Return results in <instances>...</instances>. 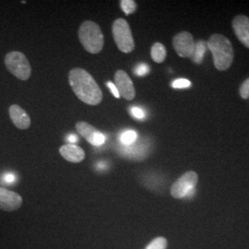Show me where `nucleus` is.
I'll return each mask as SVG.
<instances>
[{
	"label": "nucleus",
	"instance_id": "1",
	"mask_svg": "<svg viewBox=\"0 0 249 249\" xmlns=\"http://www.w3.org/2000/svg\"><path fill=\"white\" fill-rule=\"evenodd\" d=\"M69 82L75 95L84 104L97 106L102 103V89L87 71L80 68L73 69L69 73Z\"/></svg>",
	"mask_w": 249,
	"mask_h": 249
},
{
	"label": "nucleus",
	"instance_id": "2",
	"mask_svg": "<svg viewBox=\"0 0 249 249\" xmlns=\"http://www.w3.org/2000/svg\"><path fill=\"white\" fill-rule=\"evenodd\" d=\"M207 46L213 53L214 66L218 71H226L233 60V49L231 42L225 36L215 34L210 37Z\"/></svg>",
	"mask_w": 249,
	"mask_h": 249
},
{
	"label": "nucleus",
	"instance_id": "3",
	"mask_svg": "<svg viewBox=\"0 0 249 249\" xmlns=\"http://www.w3.org/2000/svg\"><path fill=\"white\" fill-rule=\"evenodd\" d=\"M79 38L83 48L90 53H99L104 48L105 37L97 23L86 20L79 29Z\"/></svg>",
	"mask_w": 249,
	"mask_h": 249
},
{
	"label": "nucleus",
	"instance_id": "4",
	"mask_svg": "<svg viewBox=\"0 0 249 249\" xmlns=\"http://www.w3.org/2000/svg\"><path fill=\"white\" fill-rule=\"evenodd\" d=\"M112 34L117 48L123 53H131L135 48L133 36L128 22L124 18H116L113 22Z\"/></svg>",
	"mask_w": 249,
	"mask_h": 249
},
{
	"label": "nucleus",
	"instance_id": "5",
	"mask_svg": "<svg viewBox=\"0 0 249 249\" xmlns=\"http://www.w3.org/2000/svg\"><path fill=\"white\" fill-rule=\"evenodd\" d=\"M7 70L20 80H28L32 75V67L26 55L18 51L7 53L5 57Z\"/></svg>",
	"mask_w": 249,
	"mask_h": 249
},
{
	"label": "nucleus",
	"instance_id": "6",
	"mask_svg": "<svg viewBox=\"0 0 249 249\" xmlns=\"http://www.w3.org/2000/svg\"><path fill=\"white\" fill-rule=\"evenodd\" d=\"M197 180L198 177L196 172H187L173 184L171 187V195L178 199L193 197L196 194Z\"/></svg>",
	"mask_w": 249,
	"mask_h": 249
},
{
	"label": "nucleus",
	"instance_id": "7",
	"mask_svg": "<svg viewBox=\"0 0 249 249\" xmlns=\"http://www.w3.org/2000/svg\"><path fill=\"white\" fill-rule=\"evenodd\" d=\"M173 46L180 57H191L195 47V41L190 33L182 32L174 37Z\"/></svg>",
	"mask_w": 249,
	"mask_h": 249
},
{
	"label": "nucleus",
	"instance_id": "8",
	"mask_svg": "<svg viewBox=\"0 0 249 249\" xmlns=\"http://www.w3.org/2000/svg\"><path fill=\"white\" fill-rule=\"evenodd\" d=\"M115 85L118 89L120 97L124 100L131 101L136 96V90L134 88L133 82L126 72L119 70L115 74Z\"/></svg>",
	"mask_w": 249,
	"mask_h": 249
},
{
	"label": "nucleus",
	"instance_id": "9",
	"mask_svg": "<svg viewBox=\"0 0 249 249\" xmlns=\"http://www.w3.org/2000/svg\"><path fill=\"white\" fill-rule=\"evenodd\" d=\"M76 129L83 139L93 146H102L106 142V136L87 122H78L76 124Z\"/></svg>",
	"mask_w": 249,
	"mask_h": 249
},
{
	"label": "nucleus",
	"instance_id": "10",
	"mask_svg": "<svg viewBox=\"0 0 249 249\" xmlns=\"http://www.w3.org/2000/svg\"><path fill=\"white\" fill-rule=\"evenodd\" d=\"M22 197L18 193L0 187V210L5 212H13L19 209L22 205Z\"/></svg>",
	"mask_w": 249,
	"mask_h": 249
},
{
	"label": "nucleus",
	"instance_id": "11",
	"mask_svg": "<svg viewBox=\"0 0 249 249\" xmlns=\"http://www.w3.org/2000/svg\"><path fill=\"white\" fill-rule=\"evenodd\" d=\"M232 29L241 43L249 48V18L247 16H236L232 20Z\"/></svg>",
	"mask_w": 249,
	"mask_h": 249
},
{
	"label": "nucleus",
	"instance_id": "12",
	"mask_svg": "<svg viewBox=\"0 0 249 249\" xmlns=\"http://www.w3.org/2000/svg\"><path fill=\"white\" fill-rule=\"evenodd\" d=\"M9 114L11 121L18 129L25 130L30 127L32 123L31 117L18 105H13L9 107Z\"/></svg>",
	"mask_w": 249,
	"mask_h": 249
},
{
	"label": "nucleus",
	"instance_id": "13",
	"mask_svg": "<svg viewBox=\"0 0 249 249\" xmlns=\"http://www.w3.org/2000/svg\"><path fill=\"white\" fill-rule=\"evenodd\" d=\"M59 153L65 160L71 162H80L85 159V151L75 144H66L59 149Z\"/></svg>",
	"mask_w": 249,
	"mask_h": 249
},
{
	"label": "nucleus",
	"instance_id": "14",
	"mask_svg": "<svg viewBox=\"0 0 249 249\" xmlns=\"http://www.w3.org/2000/svg\"><path fill=\"white\" fill-rule=\"evenodd\" d=\"M208 49L207 46V42H204L202 40L197 41L195 43V47H194V51L191 55V58L196 64H200L203 61L205 53Z\"/></svg>",
	"mask_w": 249,
	"mask_h": 249
},
{
	"label": "nucleus",
	"instance_id": "15",
	"mask_svg": "<svg viewBox=\"0 0 249 249\" xmlns=\"http://www.w3.org/2000/svg\"><path fill=\"white\" fill-rule=\"evenodd\" d=\"M152 60L156 63H162L166 57V49L160 43H155L151 49Z\"/></svg>",
	"mask_w": 249,
	"mask_h": 249
},
{
	"label": "nucleus",
	"instance_id": "16",
	"mask_svg": "<svg viewBox=\"0 0 249 249\" xmlns=\"http://www.w3.org/2000/svg\"><path fill=\"white\" fill-rule=\"evenodd\" d=\"M138 138V134L134 130H126L121 135L120 137V142H122L124 146H129L132 145Z\"/></svg>",
	"mask_w": 249,
	"mask_h": 249
},
{
	"label": "nucleus",
	"instance_id": "17",
	"mask_svg": "<svg viewBox=\"0 0 249 249\" xmlns=\"http://www.w3.org/2000/svg\"><path fill=\"white\" fill-rule=\"evenodd\" d=\"M120 8L124 11L125 15L133 14L137 9V3L134 0H121Z\"/></svg>",
	"mask_w": 249,
	"mask_h": 249
},
{
	"label": "nucleus",
	"instance_id": "18",
	"mask_svg": "<svg viewBox=\"0 0 249 249\" xmlns=\"http://www.w3.org/2000/svg\"><path fill=\"white\" fill-rule=\"evenodd\" d=\"M167 240L164 237H157L151 241L145 249H166Z\"/></svg>",
	"mask_w": 249,
	"mask_h": 249
},
{
	"label": "nucleus",
	"instance_id": "19",
	"mask_svg": "<svg viewBox=\"0 0 249 249\" xmlns=\"http://www.w3.org/2000/svg\"><path fill=\"white\" fill-rule=\"evenodd\" d=\"M172 87L175 89H187L191 87V81L187 79H178L173 81Z\"/></svg>",
	"mask_w": 249,
	"mask_h": 249
},
{
	"label": "nucleus",
	"instance_id": "20",
	"mask_svg": "<svg viewBox=\"0 0 249 249\" xmlns=\"http://www.w3.org/2000/svg\"><path fill=\"white\" fill-rule=\"evenodd\" d=\"M149 72H150V67L145 63H142V64L138 65L134 71L135 75H137L139 77H143V76L147 75Z\"/></svg>",
	"mask_w": 249,
	"mask_h": 249
},
{
	"label": "nucleus",
	"instance_id": "21",
	"mask_svg": "<svg viewBox=\"0 0 249 249\" xmlns=\"http://www.w3.org/2000/svg\"><path fill=\"white\" fill-rule=\"evenodd\" d=\"M239 92H240V96L242 98H249V78L242 83Z\"/></svg>",
	"mask_w": 249,
	"mask_h": 249
},
{
	"label": "nucleus",
	"instance_id": "22",
	"mask_svg": "<svg viewBox=\"0 0 249 249\" xmlns=\"http://www.w3.org/2000/svg\"><path fill=\"white\" fill-rule=\"evenodd\" d=\"M130 112H131V115H132L135 118H137V119L142 120V119L145 118V112L143 111L142 108H140V107H132L131 110H130Z\"/></svg>",
	"mask_w": 249,
	"mask_h": 249
},
{
	"label": "nucleus",
	"instance_id": "23",
	"mask_svg": "<svg viewBox=\"0 0 249 249\" xmlns=\"http://www.w3.org/2000/svg\"><path fill=\"white\" fill-rule=\"evenodd\" d=\"M107 86L109 87V89H111L112 94H113L116 98H120V94H119V92H118V89L116 88L115 83H113V82H111V81H108V82H107Z\"/></svg>",
	"mask_w": 249,
	"mask_h": 249
},
{
	"label": "nucleus",
	"instance_id": "24",
	"mask_svg": "<svg viewBox=\"0 0 249 249\" xmlns=\"http://www.w3.org/2000/svg\"><path fill=\"white\" fill-rule=\"evenodd\" d=\"M78 141H79V139H78L75 135H71V136H69V142H71V144L76 143Z\"/></svg>",
	"mask_w": 249,
	"mask_h": 249
},
{
	"label": "nucleus",
	"instance_id": "25",
	"mask_svg": "<svg viewBox=\"0 0 249 249\" xmlns=\"http://www.w3.org/2000/svg\"><path fill=\"white\" fill-rule=\"evenodd\" d=\"M5 179H6L7 182H9H9H13L15 178H14V176H12V175H8V176L5 178Z\"/></svg>",
	"mask_w": 249,
	"mask_h": 249
}]
</instances>
